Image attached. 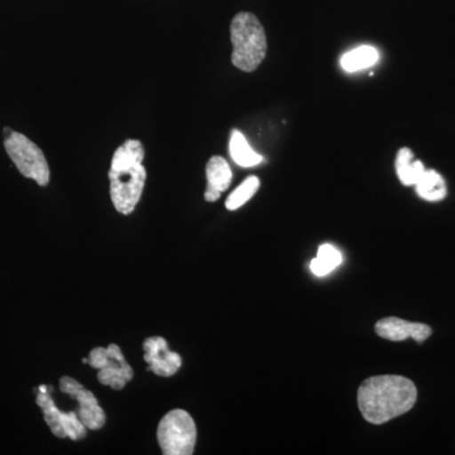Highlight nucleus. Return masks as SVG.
I'll return each instance as SVG.
<instances>
[{"mask_svg":"<svg viewBox=\"0 0 455 455\" xmlns=\"http://www.w3.org/2000/svg\"><path fill=\"white\" fill-rule=\"evenodd\" d=\"M379 51L372 46H361L341 57L340 65L347 73H357L379 61Z\"/></svg>","mask_w":455,"mask_h":455,"instance_id":"2eb2a0df","label":"nucleus"},{"mask_svg":"<svg viewBox=\"0 0 455 455\" xmlns=\"http://www.w3.org/2000/svg\"><path fill=\"white\" fill-rule=\"evenodd\" d=\"M233 44L232 64L244 73L256 70L267 53V38L259 18L241 12L230 23Z\"/></svg>","mask_w":455,"mask_h":455,"instance_id":"7ed1b4c3","label":"nucleus"},{"mask_svg":"<svg viewBox=\"0 0 455 455\" xmlns=\"http://www.w3.org/2000/svg\"><path fill=\"white\" fill-rule=\"evenodd\" d=\"M4 148L18 171L27 179L35 180L40 187L50 182V167L40 147L25 134L4 128Z\"/></svg>","mask_w":455,"mask_h":455,"instance_id":"20e7f679","label":"nucleus"},{"mask_svg":"<svg viewBox=\"0 0 455 455\" xmlns=\"http://www.w3.org/2000/svg\"><path fill=\"white\" fill-rule=\"evenodd\" d=\"M88 361L90 366L99 370V382L109 386L113 390H123L133 379V370L116 344H110L108 348L98 347L92 349Z\"/></svg>","mask_w":455,"mask_h":455,"instance_id":"423d86ee","label":"nucleus"},{"mask_svg":"<svg viewBox=\"0 0 455 455\" xmlns=\"http://www.w3.org/2000/svg\"><path fill=\"white\" fill-rule=\"evenodd\" d=\"M416 193L427 202L436 203L447 196V184L439 172L425 170L424 175L415 185Z\"/></svg>","mask_w":455,"mask_h":455,"instance_id":"ddd939ff","label":"nucleus"},{"mask_svg":"<svg viewBox=\"0 0 455 455\" xmlns=\"http://www.w3.org/2000/svg\"><path fill=\"white\" fill-rule=\"evenodd\" d=\"M418 400L411 379L403 376L370 377L358 390V406L364 420L379 425L406 414Z\"/></svg>","mask_w":455,"mask_h":455,"instance_id":"f257e3e1","label":"nucleus"},{"mask_svg":"<svg viewBox=\"0 0 455 455\" xmlns=\"http://www.w3.org/2000/svg\"><path fill=\"white\" fill-rule=\"evenodd\" d=\"M259 188V180L256 176H251L242 182L238 188L228 196L226 206L228 211H236L243 206L248 200L252 199L254 194Z\"/></svg>","mask_w":455,"mask_h":455,"instance_id":"f3484780","label":"nucleus"},{"mask_svg":"<svg viewBox=\"0 0 455 455\" xmlns=\"http://www.w3.org/2000/svg\"><path fill=\"white\" fill-rule=\"evenodd\" d=\"M206 179H208V187L204 197L206 202H217L221 193L230 187L233 179L232 170L223 157L214 156L206 164Z\"/></svg>","mask_w":455,"mask_h":455,"instance_id":"9b49d317","label":"nucleus"},{"mask_svg":"<svg viewBox=\"0 0 455 455\" xmlns=\"http://www.w3.org/2000/svg\"><path fill=\"white\" fill-rule=\"evenodd\" d=\"M157 438L164 455L193 454L196 444L194 419L185 410H172L158 424Z\"/></svg>","mask_w":455,"mask_h":455,"instance_id":"39448f33","label":"nucleus"},{"mask_svg":"<svg viewBox=\"0 0 455 455\" xmlns=\"http://www.w3.org/2000/svg\"><path fill=\"white\" fill-rule=\"evenodd\" d=\"M229 151L233 161H235L238 166L253 167L263 161L262 156L257 154L254 149L251 148L250 143L247 142L243 134L236 130L232 131Z\"/></svg>","mask_w":455,"mask_h":455,"instance_id":"4468645a","label":"nucleus"},{"mask_svg":"<svg viewBox=\"0 0 455 455\" xmlns=\"http://www.w3.org/2000/svg\"><path fill=\"white\" fill-rule=\"evenodd\" d=\"M145 361L148 363V371L161 377L173 376L182 364L181 355L171 352L169 344L163 337H152L143 343Z\"/></svg>","mask_w":455,"mask_h":455,"instance_id":"1a4fd4ad","label":"nucleus"},{"mask_svg":"<svg viewBox=\"0 0 455 455\" xmlns=\"http://www.w3.org/2000/svg\"><path fill=\"white\" fill-rule=\"evenodd\" d=\"M145 148L137 140H128L113 155L109 170L110 197L114 208L123 215L134 212L145 188L143 166Z\"/></svg>","mask_w":455,"mask_h":455,"instance_id":"f03ea898","label":"nucleus"},{"mask_svg":"<svg viewBox=\"0 0 455 455\" xmlns=\"http://www.w3.org/2000/svg\"><path fill=\"white\" fill-rule=\"evenodd\" d=\"M374 329L383 339L391 341H403L407 338H412L418 343H423L433 333L429 325L423 324V323L407 322V320L395 316L383 317L379 320Z\"/></svg>","mask_w":455,"mask_h":455,"instance_id":"9d476101","label":"nucleus"},{"mask_svg":"<svg viewBox=\"0 0 455 455\" xmlns=\"http://www.w3.org/2000/svg\"><path fill=\"white\" fill-rule=\"evenodd\" d=\"M425 166L421 161L414 160V152L410 148H401L396 157V172L401 184L415 187L424 175Z\"/></svg>","mask_w":455,"mask_h":455,"instance_id":"f8f14e48","label":"nucleus"},{"mask_svg":"<svg viewBox=\"0 0 455 455\" xmlns=\"http://www.w3.org/2000/svg\"><path fill=\"white\" fill-rule=\"evenodd\" d=\"M343 262V256L331 244L320 245L316 259L311 260L310 269L317 277H324Z\"/></svg>","mask_w":455,"mask_h":455,"instance_id":"dca6fc26","label":"nucleus"},{"mask_svg":"<svg viewBox=\"0 0 455 455\" xmlns=\"http://www.w3.org/2000/svg\"><path fill=\"white\" fill-rule=\"evenodd\" d=\"M60 390L77 401V403H79L77 415L88 429L99 430L104 427L106 414H104L103 409L99 405L94 394L86 390L82 383L71 379V377H62L60 379Z\"/></svg>","mask_w":455,"mask_h":455,"instance_id":"6e6552de","label":"nucleus"},{"mask_svg":"<svg viewBox=\"0 0 455 455\" xmlns=\"http://www.w3.org/2000/svg\"><path fill=\"white\" fill-rule=\"evenodd\" d=\"M51 386L42 385L38 387L36 403L44 411V421L57 438L80 440L85 438L88 427L80 420L77 412H64L57 409L51 397Z\"/></svg>","mask_w":455,"mask_h":455,"instance_id":"0eeeda50","label":"nucleus"}]
</instances>
